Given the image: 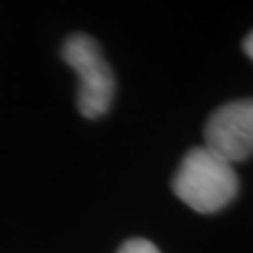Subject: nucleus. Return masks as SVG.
<instances>
[{
    "label": "nucleus",
    "mask_w": 253,
    "mask_h": 253,
    "mask_svg": "<svg viewBox=\"0 0 253 253\" xmlns=\"http://www.w3.org/2000/svg\"><path fill=\"white\" fill-rule=\"evenodd\" d=\"M240 182L235 167L207 146H195L182 158L172 178L174 195L199 214H216L229 207Z\"/></svg>",
    "instance_id": "1"
},
{
    "label": "nucleus",
    "mask_w": 253,
    "mask_h": 253,
    "mask_svg": "<svg viewBox=\"0 0 253 253\" xmlns=\"http://www.w3.org/2000/svg\"><path fill=\"white\" fill-rule=\"evenodd\" d=\"M62 58L79 77L77 107L84 118H100L115 98V75L98 42L88 34H73L62 45Z\"/></svg>",
    "instance_id": "2"
},
{
    "label": "nucleus",
    "mask_w": 253,
    "mask_h": 253,
    "mask_svg": "<svg viewBox=\"0 0 253 253\" xmlns=\"http://www.w3.org/2000/svg\"><path fill=\"white\" fill-rule=\"evenodd\" d=\"M231 165L253 154V98L227 101L205 124V145Z\"/></svg>",
    "instance_id": "3"
},
{
    "label": "nucleus",
    "mask_w": 253,
    "mask_h": 253,
    "mask_svg": "<svg viewBox=\"0 0 253 253\" xmlns=\"http://www.w3.org/2000/svg\"><path fill=\"white\" fill-rule=\"evenodd\" d=\"M117 253H160V250L146 238H131L120 246Z\"/></svg>",
    "instance_id": "4"
},
{
    "label": "nucleus",
    "mask_w": 253,
    "mask_h": 253,
    "mask_svg": "<svg viewBox=\"0 0 253 253\" xmlns=\"http://www.w3.org/2000/svg\"><path fill=\"white\" fill-rule=\"evenodd\" d=\"M242 47H244V53L253 60V30L244 38V42H242Z\"/></svg>",
    "instance_id": "5"
}]
</instances>
